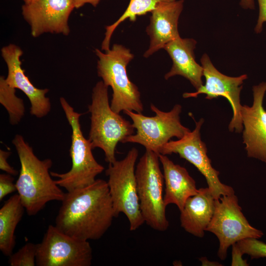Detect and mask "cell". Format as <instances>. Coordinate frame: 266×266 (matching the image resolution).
Instances as JSON below:
<instances>
[{
	"instance_id": "6da1fadb",
	"label": "cell",
	"mask_w": 266,
	"mask_h": 266,
	"mask_svg": "<svg viewBox=\"0 0 266 266\" xmlns=\"http://www.w3.org/2000/svg\"><path fill=\"white\" fill-rule=\"evenodd\" d=\"M114 217L107 181L98 179L85 187L65 193L55 226L75 238L98 240L110 228Z\"/></svg>"
},
{
	"instance_id": "7a4b0ae2",
	"label": "cell",
	"mask_w": 266,
	"mask_h": 266,
	"mask_svg": "<svg viewBox=\"0 0 266 266\" xmlns=\"http://www.w3.org/2000/svg\"><path fill=\"white\" fill-rule=\"evenodd\" d=\"M12 142L21 165L17 191L27 214L36 215L49 201H62L65 193L51 177L52 160L39 159L21 134H16Z\"/></svg>"
},
{
	"instance_id": "3957f363",
	"label": "cell",
	"mask_w": 266,
	"mask_h": 266,
	"mask_svg": "<svg viewBox=\"0 0 266 266\" xmlns=\"http://www.w3.org/2000/svg\"><path fill=\"white\" fill-rule=\"evenodd\" d=\"M108 87L101 80L93 89L91 103L88 106L91 127L88 139L93 149H102L105 161L112 164L116 161L115 154L118 143L134 134L135 129L131 122L111 108Z\"/></svg>"
},
{
	"instance_id": "277c9868",
	"label": "cell",
	"mask_w": 266,
	"mask_h": 266,
	"mask_svg": "<svg viewBox=\"0 0 266 266\" xmlns=\"http://www.w3.org/2000/svg\"><path fill=\"white\" fill-rule=\"evenodd\" d=\"M95 53L99 58L98 74L113 91L112 110L117 113L126 110L141 113L143 106L140 92L127 73V66L134 57L130 49L115 44L105 53L99 49H95Z\"/></svg>"
},
{
	"instance_id": "5b68a950",
	"label": "cell",
	"mask_w": 266,
	"mask_h": 266,
	"mask_svg": "<svg viewBox=\"0 0 266 266\" xmlns=\"http://www.w3.org/2000/svg\"><path fill=\"white\" fill-rule=\"evenodd\" d=\"M60 102L72 131L69 149L72 165L66 172L51 171L50 173L52 176L58 178L55 181L59 186L70 192L92 184L104 167L95 159L91 143L83 134L79 122L82 114L75 111L64 98H60Z\"/></svg>"
},
{
	"instance_id": "8992f818",
	"label": "cell",
	"mask_w": 266,
	"mask_h": 266,
	"mask_svg": "<svg viewBox=\"0 0 266 266\" xmlns=\"http://www.w3.org/2000/svg\"><path fill=\"white\" fill-rule=\"evenodd\" d=\"M159 155L146 150L138 162L135 174L140 209L145 222L153 229L163 232L169 222L164 201V179Z\"/></svg>"
},
{
	"instance_id": "52a82bcc",
	"label": "cell",
	"mask_w": 266,
	"mask_h": 266,
	"mask_svg": "<svg viewBox=\"0 0 266 266\" xmlns=\"http://www.w3.org/2000/svg\"><path fill=\"white\" fill-rule=\"evenodd\" d=\"M138 152L132 148L120 161L109 164L105 171L107 181L116 217L123 213L130 224V230L138 229L145 222L140 209L135 174Z\"/></svg>"
},
{
	"instance_id": "ba28073f",
	"label": "cell",
	"mask_w": 266,
	"mask_h": 266,
	"mask_svg": "<svg viewBox=\"0 0 266 266\" xmlns=\"http://www.w3.org/2000/svg\"><path fill=\"white\" fill-rule=\"evenodd\" d=\"M150 108L155 113L154 116H146L128 110L123 111L132 119L136 132L126 137L122 143H138L146 150L159 155L162 147L171 138L180 139L191 131L181 123L182 106L180 104L175 105L168 112L160 110L153 104H151Z\"/></svg>"
},
{
	"instance_id": "9c48e42d",
	"label": "cell",
	"mask_w": 266,
	"mask_h": 266,
	"mask_svg": "<svg viewBox=\"0 0 266 266\" xmlns=\"http://www.w3.org/2000/svg\"><path fill=\"white\" fill-rule=\"evenodd\" d=\"M206 231L218 238V256L225 260L228 248L238 241L248 238L259 239L264 233L252 226L243 215L234 193L216 200L212 218Z\"/></svg>"
},
{
	"instance_id": "30bf717a",
	"label": "cell",
	"mask_w": 266,
	"mask_h": 266,
	"mask_svg": "<svg viewBox=\"0 0 266 266\" xmlns=\"http://www.w3.org/2000/svg\"><path fill=\"white\" fill-rule=\"evenodd\" d=\"M93 259L89 241L70 236L50 225L37 244L36 266H90Z\"/></svg>"
},
{
	"instance_id": "8fae6325",
	"label": "cell",
	"mask_w": 266,
	"mask_h": 266,
	"mask_svg": "<svg viewBox=\"0 0 266 266\" xmlns=\"http://www.w3.org/2000/svg\"><path fill=\"white\" fill-rule=\"evenodd\" d=\"M204 122L202 118L195 121V129L175 141H169L161 148L160 154H178L180 157L193 164L206 179L208 187L216 200L224 195L234 193L232 187L222 183L219 172L214 169L207 155L205 144L201 140L200 129Z\"/></svg>"
},
{
	"instance_id": "7c38bea8",
	"label": "cell",
	"mask_w": 266,
	"mask_h": 266,
	"mask_svg": "<svg viewBox=\"0 0 266 266\" xmlns=\"http://www.w3.org/2000/svg\"><path fill=\"white\" fill-rule=\"evenodd\" d=\"M203 70L205 83L193 93H185L184 98H196L200 94H205V98L211 100L220 96L227 99L231 105L233 115L229 125L231 132L235 130L241 133L243 125L241 115L242 106L240 94L243 81L247 78L246 74L238 77H230L219 71L211 63L206 54H204L200 59Z\"/></svg>"
},
{
	"instance_id": "4fadbf2b",
	"label": "cell",
	"mask_w": 266,
	"mask_h": 266,
	"mask_svg": "<svg viewBox=\"0 0 266 266\" xmlns=\"http://www.w3.org/2000/svg\"><path fill=\"white\" fill-rule=\"evenodd\" d=\"M74 6L71 0H33L22 6V14L34 37L50 33L69 34V17Z\"/></svg>"
},
{
	"instance_id": "5bb4252c",
	"label": "cell",
	"mask_w": 266,
	"mask_h": 266,
	"mask_svg": "<svg viewBox=\"0 0 266 266\" xmlns=\"http://www.w3.org/2000/svg\"><path fill=\"white\" fill-rule=\"evenodd\" d=\"M253 103L251 106H242L243 140L248 157L266 163V110L263 100L266 82L253 87Z\"/></svg>"
},
{
	"instance_id": "9a60e30c",
	"label": "cell",
	"mask_w": 266,
	"mask_h": 266,
	"mask_svg": "<svg viewBox=\"0 0 266 266\" xmlns=\"http://www.w3.org/2000/svg\"><path fill=\"white\" fill-rule=\"evenodd\" d=\"M23 53L22 50L14 44L1 48V56L8 69L5 80L10 87L20 90L26 95L31 103V114L41 118L51 110L50 100L46 96L49 89H39L32 84L21 66L20 57Z\"/></svg>"
},
{
	"instance_id": "2e32d148",
	"label": "cell",
	"mask_w": 266,
	"mask_h": 266,
	"mask_svg": "<svg viewBox=\"0 0 266 266\" xmlns=\"http://www.w3.org/2000/svg\"><path fill=\"white\" fill-rule=\"evenodd\" d=\"M184 0L159 3L151 12L146 32L150 38L148 49L144 54L148 58L171 41L179 37L178 22Z\"/></svg>"
},
{
	"instance_id": "e0dca14e",
	"label": "cell",
	"mask_w": 266,
	"mask_h": 266,
	"mask_svg": "<svg viewBox=\"0 0 266 266\" xmlns=\"http://www.w3.org/2000/svg\"><path fill=\"white\" fill-rule=\"evenodd\" d=\"M196 44L194 39L179 36L165 46L164 49L172 61L170 71L165 75L166 79L179 75L188 79L197 90L203 85V67L196 62L194 52Z\"/></svg>"
},
{
	"instance_id": "ac0fdd59",
	"label": "cell",
	"mask_w": 266,
	"mask_h": 266,
	"mask_svg": "<svg viewBox=\"0 0 266 266\" xmlns=\"http://www.w3.org/2000/svg\"><path fill=\"white\" fill-rule=\"evenodd\" d=\"M159 157L165 185V205L174 204L180 211L187 199L198 193L196 182L184 167L174 164L166 155L159 154Z\"/></svg>"
},
{
	"instance_id": "d6986e66",
	"label": "cell",
	"mask_w": 266,
	"mask_h": 266,
	"mask_svg": "<svg viewBox=\"0 0 266 266\" xmlns=\"http://www.w3.org/2000/svg\"><path fill=\"white\" fill-rule=\"evenodd\" d=\"M216 199L208 187L199 189L180 210L181 226L187 233L202 237L214 213Z\"/></svg>"
},
{
	"instance_id": "ffe728a7",
	"label": "cell",
	"mask_w": 266,
	"mask_h": 266,
	"mask_svg": "<svg viewBox=\"0 0 266 266\" xmlns=\"http://www.w3.org/2000/svg\"><path fill=\"white\" fill-rule=\"evenodd\" d=\"M25 210L18 194L10 197L0 209V250L6 256L13 253L16 244L15 229Z\"/></svg>"
},
{
	"instance_id": "44dd1931",
	"label": "cell",
	"mask_w": 266,
	"mask_h": 266,
	"mask_svg": "<svg viewBox=\"0 0 266 266\" xmlns=\"http://www.w3.org/2000/svg\"><path fill=\"white\" fill-rule=\"evenodd\" d=\"M176 0H130V3L122 15L113 24L106 27L105 36L101 44L102 50L107 51L110 49L109 45L111 36L116 28L124 21L129 19L134 22L137 16L151 12L159 3L170 2Z\"/></svg>"
},
{
	"instance_id": "7402d4cb",
	"label": "cell",
	"mask_w": 266,
	"mask_h": 266,
	"mask_svg": "<svg viewBox=\"0 0 266 266\" xmlns=\"http://www.w3.org/2000/svg\"><path fill=\"white\" fill-rule=\"evenodd\" d=\"M0 103L8 113L10 124L18 125L25 114L24 101L17 97L16 89L10 87L3 76L0 77Z\"/></svg>"
},
{
	"instance_id": "603a6c76",
	"label": "cell",
	"mask_w": 266,
	"mask_h": 266,
	"mask_svg": "<svg viewBox=\"0 0 266 266\" xmlns=\"http://www.w3.org/2000/svg\"><path fill=\"white\" fill-rule=\"evenodd\" d=\"M37 244L29 242L9 256L10 266H34L36 265Z\"/></svg>"
},
{
	"instance_id": "cb8c5ba5",
	"label": "cell",
	"mask_w": 266,
	"mask_h": 266,
	"mask_svg": "<svg viewBox=\"0 0 266 266\" xmlns=\"http://www.w3.org/2000/svg\"><path fill=\"white\" fill-rule=\"evenodd\" d=\"M232 246L241 254H247L251 259L266 258V243L257 238L244 239Z\"/></svg>"
},
{
	"instance_id": "d4e9b609",
	"label": "cell",
	"mask_w": 266,
	"mask_h": 266,
	"mask_svg": "<svg viewBox=\"0 0 266 266\" xmlns=\"http://www.w3.org/2000/svg\"><path fill=\"white\" fill-rule=\"evenodd\" d=\"M13 175L8 173L0 174V200L7 195L17 191Z\"/></svg>"
},
{
	"instance_id": "484cf974",
	"label": "cell",
	"mask_w": 266,
	"mask_h": 266,
	"mask_svg": "<svg viewBox=\"0 0 266 266\" xmlns=\"http://www.w3.org/2000/svg\"><path fill=\"white\" fill-rule=\"evenodd\" d=\"M11 154V152L0 150V169L13 176L17 175L18 171L12 167L8 163L7 159Z\"/></svg>"
},
{
	"instance_id": "4316f807",
	"label": "cell",
	"mask_w": 266,
	"mask_h": 266,
	"mask_svg": "<svg viewBox=\"0 0 266 266\" xmlns=\"http://www.w3.org/2000/svg\"><path fill=\"white\" fill-rule=\"evenodd\" d=\"M258 1L259 13L255 31L257 33H259L262 31L263 24L266 22V0H258Z\"/></svg>"
},
{
	"instance_id": "83f0119b",
	"label": "cell",
	"mask_w": 266,
	"mask_h": 266,
	"mask_svg": "<svg viewBox=\"0 0 266 266\" xmlns=\"http://www.w3.org/2000/svg\"><path fill=\"white\" fill-rule=\"evenodd\" d=\"M242 256V255L233 247L232 266H247L246 261H244Z\"/></svg>"
},
{
	"instance_id": "f1b7e54d",
	"label": "cell",
	"mask_w": 266,
	"mask_h": 266,
	"mask_svg": "<svg viewBox=\"0 0 266 266\" xmlns=\"http://www.w3.org/2000/svg\"><path fill=\"white\" fill-rule=\"evenodd\" d=\"M74 8H79L86 3H90L96 7L99 4L100 0H71Z\"/></svg>"
},
{
	"instance_id": "f546056e",
	"label": "cell",
	"mask_w": 266,
	"mask_h": 266,
	"mask_svg": "<svg viewBox=\"0 0 266 266\" xmlns=\"http://www.w3.org/2000/svg\"><path fill=\"white\" fill-rule=\"evenodd\" d=\"M24 0V1L25 2V3H26V2H30V1H32V0Z\"/></svg>"
}]
</instances>
